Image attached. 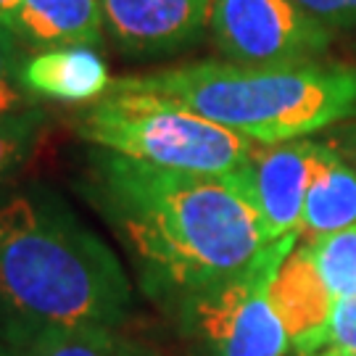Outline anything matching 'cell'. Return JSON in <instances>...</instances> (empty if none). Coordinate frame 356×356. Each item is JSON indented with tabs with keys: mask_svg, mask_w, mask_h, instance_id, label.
Wrapping results in <instances>:
<instances>
[{
	"mask_svg": "<svg viewBox=\"0 0 356 356\" xmlns=\"http://www.w3.org/2000/svg\"><path fill=\"white\" fill-rule=\"evenodd\" d=\"M82 191L159 304L175 306L238 277L272 245L232 175H182L95 148Z\"/></svg>",
	"mask_w": 356,
	"mask_h": 356,
	"instance_id": "6da1fadb",
	"label": "cell"
},
{
	"mask_svg": "<svg viewBox=\"0 0 356 356\" xmlns=\"http://www.w3.org/2000/svg\"><path fill=\"white\" fill-rule=\"evenodd\" d=\"M135 306L119 256L48 188L0 195V335L122 330Z\"/></svg>",
	"mask_w": 356,
	"mask_h": 356,
	"instance_id": "7a4b0ae2",
	"label": "cell"
},
{
	"mask_svg": "<svg viewBox=\"0 0 356 356\" xmlns=\"http://www.w3.org/2000/svg\"><path fill=\"white\" fill-rule=\"evenodd\" d=\"M111 88L148 90L259 145L301 140L356 111V72L343 66H243L193 61L116 76Z\"/></svg>",
	"mask_w": 356,
	"mask_h": 356,
	"instance_id": "3957f363",
	"label": "cell"
},
{
	"mask_svg": "<svg viewBox=\"0 0 356 356\" xmlns=\"http://www.w3.org/2000/svg\"><path fill=\"white\" fill-rule=\"evenodd\" d=\"M76 135L92 148L156 169L229 177L259 143L219 127L185 103L148 90L111 88L76 114Z\"/></svg>",
	"mask_w": 356,
	"mask_h": 356,
	"instance_id": "277c9868",
	"label": "cell"
},
{
	"mask_svg": "<svg viewBox=\"0 0 356 356\" xmlns=\"http://www.w3.org/2000/svg\"><path fill=\"white\" fill-rule=\"evenodd\" d=\"M298 243V235L272 243L243 275L193 293L172 309L182 341L195 356H288L293 341L275 304L269 285L280 261Z\"/></svg>",
	"mask_w": 356,
	"mask_h": 356,
	"instance_id": "5b68a950",
	"label": "cell"
},
{
	"mask_svg": "<svg viewBox=\"0 0 356 356\" xmlns=\"http://www.w3.org/2000/svg\"><path fill=\"white\" fill-rule=\"evenodd\" d=\"M209 32L225 58L243 66L317 64L332 40L296 0H211Z\"/></svg>",
	"mask_w": 356,
	"mask_h": 356,
	"instance_id": "8992f818",
	"label": "cell"
},
{
	"mask_svg": "<svg viewBox=\"0 0 356 356\" xmlns=\"http://www.w3.org/2000/svg\"><path fill=\"white\" fill-rule=\"evenodd\" d=\"M322 151L325 143L309 138L256 145L241 172L232 175L256 209L269 243L298 235L306 193Z\"/></svg>",
	"mask_w": 356,
	"mask_h": 356,
	"instance_id": "52a82bcc",
	"label": "cell"
},
{
	"mask_svg": "<svg viewBox=\"0 0 356 356\" xmlns=\"http://www.w3.org/2000/svg\"><path fill=\"white\" fill-rule=\"evenodd\" d=\"M103 29L135 58L169 56L198 42L209 26L211 0H101Z\"/></svg>",
	"mask_w": 356,
	"mask_h": 356,
	"instance_id": "ba28073f",
	"label": "cell"
},
{
	"mask_svg": "<svg viewBox=\"0 0 356 356\" xmlns=\"http://www.w3.org/2000/svg\"><path fill=\"white\" fill-rule=\"evenodd\" d=\"M269 298L291 335L293 351L301 354L327 325L335 306L306 243H296V248L280 261L269 285Z\"/></svg>",
	"mask_w": 356,
	"mask_h": 356,
	"instance_id": "9c48e42d",
	"label": "cell"
},
{
	"mask_svg": "<svg viewBox=\"0 0 356 356\" xmlns=\"http://www.w3.org/2000/svg\"><path fill=\"white\" fill-rule=\"evenodd\" d=\"M8 26L32 51L101 48V0H19Z\"/></svg>",
	"mask_w": 356,
	"mask_h": 356,
	"instance_id": "30bf717a",
	"label": "cell"
},
{
	"mask_svg": "<svg viewBox=\"0 0 356 356\" xmlns=\"http://www.w3.org/2000/svg\"><path fill=\"white\" fill-rule=\"evenodd\" d=\"M22 82L35 101L92 103L114 79L95 48H53L26 56Z\"/></svg>",
	"mask_w": 356,
	"mask_h": 356,
	"instance_id": "8fae6325",
	"label": "cell"
},
{
	"mask_svg": "<svg viewBox=\"0 0 356 356\" xmlns=\"http://www.w3.org/2000/svg\"><path fill=\"white\" fill-rule=\"evenodd\" d=\"M356 225V169L332 145H325L304 201L298 241H319Z\"/></svg>",
	"mask_w": 356,
	"mask_h": 356,
	"instance_id": "7c38bea8",
	"label": "cell"
},
{
	"mask_svg": "<svg viewBox=\"0 0 356 356\" xmlns=\"http://www.w3.org/2000/svg\"><path fill=\"white\" fill-rule=\"evenodd\" d=\"M0 356H153L122 330H58L6 341Z\"/></svg>",
	"mask_w": 356,
	"mask_h": 356,
	"instance_id": "4fadbf2b",
	"label": "cell"
},
{
	"mask_svg": "<svg viewBox=\"0 0 356 356\" xmlns=\"http://www.w3.org/2000/svg\"><path fill=\"white\" fill-rule=\"evenodd\" d=\"M306 245L332 301L338 304L348 296H356V225L319 241H309Z\"/></svg>",
	"mask_w": 356,
	"mask_h": 356,
	"instance_id": "5bb4252c",
	"label": "cell"
},
{
	"mask_svg": "<svg viewBox=\"0 0 356 356\" xmlns=\"http://www.w3.org/2000/svg\"><path fill=\"white\" fill-rule=\"evenodd\" d=\"M42 132L45 114L40 106L0 114V188L8 185L13 175L35 156Z\"/></svg>",
	"mask_w": 356,
	"mask_h": 356,
	"instance_id": "9a60e30c",
	"label": "cell"
},
{
	"mask_svg": "<svg viewBox=\"0 0 356 356\" xmlns=\"http://www.w3.org/2000/svg\"><path fill=\"white\" fill-rule=\"evenodd\" d=\"M26 61L24 42L13 35L11 26L0 24V114L35 108L38 101L26 92L22 69Z\"/></svg>",
	"mask_w": 356,
	"mask_h": 356,
	"instance_id": "2e32d148",
	"label": "cell"
},
{
	"mask_svg": "<svg viewBox=\"0 0 356 356\" xmlns=\"http://www.w3.org/2000/svg\"><path fill=\"white\" fill-rule=\"evenodd\" d=\"M314 354H356V296L332 306L327 325L298 356Z\"/></svg>",
	"mask_w": 356,
	"mask_h": 356,
	"instance_id": "e0dca14e",
	"label": "cell"
},
{
	"mask_svg": "<svg viewBox=\"0 0 356 356\" xmlns=\"http://www.w3.org/2000/svg\"><path fill=\"white\" fill-rule=\"evenodd\" d=\"M309 16L327 29H346L356 24V0H296Z\"/></svg>",
	"mask_w": 356,
	"mask_h": 356,
	"instance_id": "ac0fdd59",
	"label": "cell"
},
{
	"mask_svg": "<svg viewBox=\"0 0 356 356\" xmlns=\"http://www.w3.org/2000/svg\"><path fill=\"white\" fill-rule=\"evenodd\" d=\"M16 6H19V0H0V24L8 26L13 11H16Z\"/></svg>",
	"mask_w": 356,
	"mask_h": 356,
	"instance_id": "d6986e66",
	"label": "cell"
},
{
	"mask_svg": "<svg viewBox=\"0 0 356 356\" xmlns=\"http://www.w3.org/2000/svg\"><path fill=\"white\" fill-rule=\"evenodd\" d=\"M314 356H356V354H314Z\"/></svg>",
	"mask_w": 356,
	"mask_h": 356,
	"instance_id": "ffe728a7",
	"label": "cell"
}]
</instances>
